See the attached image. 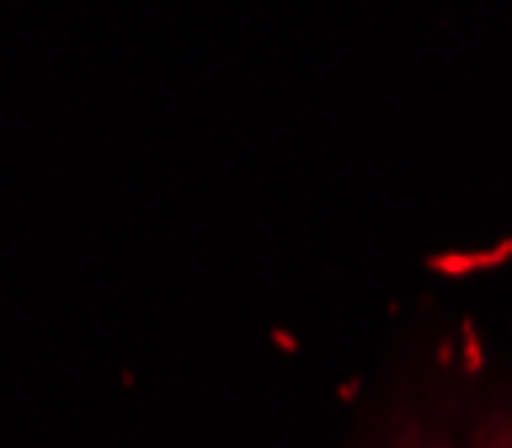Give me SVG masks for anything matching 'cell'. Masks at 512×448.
<instances>
[{
  "label": "cell",
  "mask_w": 512,
  "mask_h": 448,
  "mask_svg": "<svg viewBox=\"0 0 512 448\" xmlns=\"http://www.w3.org/2000/svg\"><path fill=\"white\" fill-rule=\"evenodd\" d=\"M502 256H512V240H502L496 251H480V256H432V272H448V278H459V272H480V267H496Z\"/></svg>",
  "instance_id": "1"
},
{
  "label": "cell",
  "mask_w": 512,
  "mask_h": 448,
  "mask_svg": "<svg viewBox=\"0 0 512 448\" xmlns=\"http://www.w3.org/2000/svg\"><path fill=\"white\" fill-rule=\"evenodd\" d=\"M480 448H512V432H491V438L480 443Z\"/></svg>",
  "instance_id": "2"
}]
</instances>
